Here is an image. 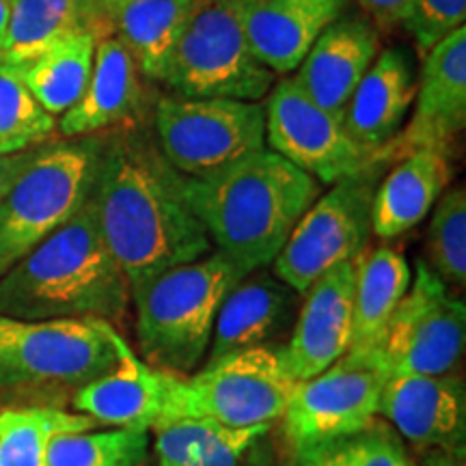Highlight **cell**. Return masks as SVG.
<instances>
[{
	"label": "cell",
	"instance_id": "cell-24",
	"mask_svg": "<svg viewBox=\"0 0 466 466\" xmlns=\"http://www.w3.org/2000/svg\"><path fill=\"white\" fill-rule=\"evenodd\" d=\"M74 33H91L97 39L113 35L97 0H11L0 66L9 69L25 66L48 46Z\"/></svg>",
	"mask_w": 466,
	"mask_h": 466
},
{
	"label": "cell",
	"instance_id": "cell-14",
	"mask_svg": "<svg viewBox=\"0 0 466 466\" xmlns=\"http://www.w3.org/2000/svg\"><path fill=\"white\" fill-rule=\"evenodd\" d=\"M415 110L398 137L378 151L389 167L417 149H441L456 156L466 126V26L451 31L423 56Z\"/></svg>",
	"mask_w": 466,
	"mask_h": 466
},
{
	"label": "cell",
	"instance_id": "cell-3",
	"mask_svg": "<svg viewBox=\"0 0 466 466\" xmlns=\"http://www.w3.org/2000/svg\"><path fill=\"white\" fill-rule=\"evenodd\" d=\"M130 302V283L104 242L91 197L0 279V316L15 319L96 318L116 326Z\"/></svg>",
	"mask_w": 466,
	"mask_h": 466
},
{
	"label": "cell",
	"instance_id": "cell-34",
	"mask_svg": "<svg viewBox=\"0 0 466 466\" xmlns=\"http://www.w3.org/2000/svg\"><path fill=\"white\" fill-rule=\"evenodd\" d=\"M268 425L255 428H225L212 423L206 441L201 442L192 466H242V460L255 442L268 432Z\"/></svg>",
	"mask_w": 466,
	"mask_h": 466
},
{
	"label": "cell",
	"instance_id": "cell-7",
	"mask_svg": "<svg viewBox=\"0 0 466 466\" xmlns=\"http://www.w3.org/2000/svg\"><path fill=\"white\" fill-rule=\"evenodd\" d=\"M244 0H195L162 85L173 96L261 102L277 83L247 42Z\"/></svg>",
	"mask_w": 466,
	"mask_h": 466
},
{
	"label": "cell",
	"instance_id": "cell-17",
	"mask_svg": "<svg viewBox=\"0 0 466 466\" xmlns=\"http://www.w3.org/2000/svg\"><path fill=\"white\" fill-rule=\"evenodd\" d=\"M380 50V31L370 17L343 15L319 35L289 76L309 100L343 121L350 97Z\"/></svg>",
	"mask_w": 466,
	"mask_h": 466
},
{
	"label": "cell",
	"instance_id": "cell-38",
	"mask_svg": "<svg viewBox=\"0 0 466 466\" xmlns=\"http://www.w3.org/2000/svg\"><path fill=\"white\" fill-rule=\"evenodd\" d=\"M299 466H341L337 464L329 453H324L319 447L299 453Z\"/></svg>",
	"mask_w": 466,
	"mask_h": 466
},
{
	"label": "cell",
	"instance_id": "cell-36",
	"mask_svg": "<svg viewBox=\"0 0 466 466\" xmlns=\"http://www.w3.org/2000/svg\"><path fill=\"white\" fill-rule=\"evenodd\" d=\"M39 149V147H37ZM37 149L17 151V154H0V201L7 195L15 179L25 173V168L31 165Z\"/></svg>",
	"mask_w": 466,
	"mask_h": 466
},
{
	"label": "cell",
	"instance_id": "cell-19",
	"mask_svg": "<svg viewBox=\"0 0 466 466\" xmlns=\"http://www.w3.org/2000/svg\"><path fill=\"white\" fill-rule=\"evenodd\" d=\"M299 296L266 268L244 275L218 309L208 363L242 350L270 348L291 330Z\"/></svg>",
	"mask_w": 466,
	"mask_h": 466
},
{
	"label": "cell",
	"instance_id": "cell-16",
	"mask_svg": "<svg viewBox=\"0 0 466 466\" xmlns=\"http://www.w3.org/2000/svg\"><path fill=\"white\" fill-rule=\"evenodd\" d=\"M378 417L419 450L466 445V389L462 378L391 374Z\"/></svg>",
	"mask_w": 466,
	"mask_h": 466
},
{
	"label": "cell",
	"instance_id": "cell-30",
	"mask_svg": "<svg viewBox=\"0 0 466 466\" xmlns=\"http://www.w3.org/2000/svg\"><path fill=\"white\" fill-rule=\"evenodd\" d=\"M56 134L52 116L17 76L0 67V154L37 149Z\"/></svg>",
	"mask_w": 466,
	"mask_h": 466
},
{
	"label": "cell",
	"instance_id": "cell-9",
	"mask_svg": "<svg viewBox=\"0 0 466 466\" xmlns=\"http://www.w3.org/2000/svg\"><path fill=\"white\" fill-rule=\"evenodd\" d=\"M154 132L175 171L208 179L266 149L264 104L171 93L156 102Z\"/></svg>",
	"mask_w": 466,
	"mask_h": 466
},
{
	"label": "cell",
	"instance_id": "cell-11",
	"mask_svg": "<svg viewBox=\"0 0 466 466\" xmlns=\"http://www.w3.org/2000/svg\"><path fill=\"white\" fill-rule=\"evenodd\" d=\"M382 168H367L330 184L296 223L270 264L272 275L302 296L326 270L357 259L374 233L371 208Z\"/></svg>",
	"mask_w": 466,
	"mask_h": 466
},
{
	"label": "cell",
	"instance_id": "cell-37",
	"mask_svg": "<svg viewBox=\"0 0 466 466\" xmlns=\"http://www.w3.org/2000/svg\"><path fill=\"white\" fill-rule=\"evenodd\" d=\"M421 466H466V445L425 450Z\"/></svg>",
	"mask_w": 466,
	"mask_h": 466
},
{
	"label": "cell",
	"instance_id": "cell-39",
	"mask_svg": "<svg viewBox=\"0 0 466 466\" xmlns=\"http://www.w3.org/2000/svg\"><path fill=\"white\" fill-rule=\"evenodd\" d=\"M137 3V0H97V5H100L102 14L106 20L110 22V26H113V35H115V17L119 14L121 9L127 7V5Z\"/></svg>",
	"mask_w": 466,
	"mask_h": 466
},
{
	"label": "cell",
	"instance_id": "cell-33",
	"mask_svg": "<svg viewBox=\"0 0 466 466\" xmlns=\"http://www.w3.org/2000/svg\"><path fill=\"white\" fill-rule=\"evenodd\" d=\"M466 0H406V17L401 28L410 35L421 58L428 50L464 26Z\"/></svg>",
	"mask_w": 466,
	"mask_h": 466
},
{
	"label": "cell",
	"instance_id": "cell-26",
	"mask_svg": "<svg viewBox=\"0 0 466 466\" xmlns=\"http://www.w3.org/2000/svg\"><path fill=\"white\" fill-rule=\"evenodd\" d=\"M192 3L195 0H137L116 14L115 37L130 52L145 80L162 85Z\"/></svg>",
	"mask_w": 466,
	"mask_h": 466
},
{
	"label": "cell",
	"instance_id": "cell-2",
	"mask_svg": "<svg viewBox=\"0 0 466 466\" xmlns=\"http://www.w3.org/2000/svg\"><path fill=\"white\" fill-rule=\"evenodd\" d=\"M182 188L214 250L244 275L275 261L302 214L322 195L316 177L270 149L214 177H184Z\"/></svg>",
	"mask_w": 466,
	"mask_h": 466
},
{
	"label": "cell",
	"instance_id": "cell-6",
	"mask_svg": "<svg viewBox=\"0 0 466 466\" xmlns=\"http://www.w3.org/2000/svg\"><path fill=\"white\" fill-rule=\"evenodd\" d=\"M102 134L52 138L0 201V279L91 197Z\"/></svg>",
	"mask_w": 466,
	"mask_h": 466
},
{
	"label": "cell",
	"instance_id": "cell-21",
	"mask_svg": "<svg viewBox=\"0 0 466 466\" xmlns=\"http://www.w3.org/2000/svg\"><path fill=\"white\" fill-rule=\"evenodd\" d=\"M177 376L127 352L113 370L74 391V408L97 425L154 430L162 421Z\"/></svg>",
	"mask_w": 466,
	"mask_h": 466
},
{
	"label": "cell",
	"instance_id": "cell-35",
	"mask_svg": "<svg viewBox=\"0 0 466 466\" xmlns=\"http://www.w3.org/2000/svg\"><path fill=\"white\" fill-rule=\"evenodd\" d=\"M380 33H393L404 25L406 0H354Z\"/></svg>",
	"mask_w": 466,
	"mask_h": 466
},
{
	"label": "cell",
	"instance_id": "cell-13",
	"mask_svg": "<svg viewBox=\"0 0 466 466\" xmlns=\"http://www.w3.org/2000/svg\"><path fill=\"white\" fill-rule=\"evenodd\" d=\"M266 145L294 167L335 184L367 168L384 167L374 151L360 147L337 119L307 97L291 76L279 80L266 96Z\"/></svg>",
	"mask_w": 466,
	"mask_h": 466
},
{
	"label": "cell",
	"instance_id": "cell-18",
	"mask_svg": "<svg viewBox=\"0 0 466 466\" xmlns=\"http://www.w3.org/2000/svg\"><path fill=\"white\" fill-rule=\"evenodd\" d=\"M145 78L124 44L110 35L96 46L83 96L56 119L61 138L96 137L145 124Z\"/></svg>",
	"mask_w": 466,
	"mask_h": 466
},
{
	"label": "cell",
	"instance_id": "cell-28",
	"mask_svg": "<svg viewBox=\"0 0 466 466\" xmlns=\"http://www.w3.org/2000/svg\"><path fill=\"white\" fill-rule=\"evenodd\" d=\"M93 428H97L93 419L55 406L7 408L0 412V464L46 466L56 436Z\"/></svg>",
	"mask_w": 466,
	"mask_h": 466
},
{
	"label": "cell",
	"instance_id": "cell-20",
	"mask_svg": "<svg viewBox=\"0 0 466 466\" xmlns=\"http://www.w3.org/2000/svg\"><path fill=\"white\" fill-rule=\"evenodd\" d=\"M348 7L350 0H244V35L253 55L270 72L289 76Z\"/></svg>",
	"mask_w": 466,
	"mask_h": 466
},
{
	"label": "cell",
	"instance_id": "cell-1",
	"mask_svg": "<svg viewBox=\"0 0 466 466\" xmlns=\"http://www.w3.org/2000/svg\"><path fill=\"white\" fill-rule=\"evenodd\" d=\"M182 182L184 175L168 165L145 124L102 134L91 201L130 291L214 250Z\"/></svg>",
	"mask_w": 466,
	"mask_h": 466
},
{
	"label": "cell",
	"instance_id": "cell-25",
	"mask_svg": "<svg viewBox=\"0 0 466 466\" xmlns=\"http://www.w3.org/2000/svg\"><path fill=\"white\" fill-rule=\"evenodd\" d=\"M352 346H380L395 307L410 288L412 272L404 255L391 247H367L354 259Z\"/></svg>",
	"mask_w": 466,
	"mask_h": 466
},
{
	"label": "cell",
	"instance_id": "cell-41",
	"mask_svg": "<svg viewBox=\"0 0 466 466\" xmlns=\"http://www.w3.org/2000/svg\"><path fill=\"white\" fill-rule=\"evenodd\" d=\"M0 466H3V464H0Z\"/></svg>",
	"mask_w": 466,
	"mask_h": 466
},
{
	"label": "cell",
	"instance_id": "cell-10",
	"mask_svg": "<svg viewBox=\"0 0 466 466\" xmlns=\"http://www.w3.org/2000/svg\"><path fill=\"white\" fill-rule=\"evenodd\" d=\"M391 370L380 346L350 348L318 376L296 382L283 412V432L296 453L367 428Z\"/></svg>",
	"mask_w": 466,
	"mask_h": 466
},
{
	"label": "cell",
	"instance_id": "cell-40",
	"mask_svg": "<svg viewBox=\"0 0 466 466\" xmlns=\"http://www.w3.org/2000/svg\"><path fill=\"white\" fill-rule=\"evenodd\" d=\"M9 11H11V0H0V48H3L5 37H7Z\"/></svg>",
	"mask_w": 466,
	"mask_h": 466
},
{
	"label": "cell",
	"instance_id": "cell-27",
	"mask_svg": "<svg viewBox=\"0 0 466 466\" xmlns=\"http://www.w3.org/2000/svg\"><path fill=\"white\" fill-rule=\"evenodd\" d=\"M97 42L91 33L67 35L11 72L52 116H61L78 102L89 83Z\"/></svg>",
	"mask_w": 466,
	"mask_h": 466
},
{
	"label": "cell",
	"instance_id": "cell-5",
	"mask_svg": "<svg viewBox=\"0 0 466 466\" xmlns=\"http://www.w3.org/2000/svg\"><path fill=\"white\" fill-rule=\"evenodd\" d=\"M130 346L104 319L0 316V391L80 389L119 363Z\"/></svg>",
	"mask_w": 466,
	"mask_h": 466
},
{
	"label": "cell",
	"instance_id": "cell-4",
	"mask_svg": "<svg viewBox=\"0 0 466 466\" xmlns=\"http://www.w3.org/2000/svg\"><path fill=\"white\" fill-rule=\"evenodd\" d=\"M244 272L212 250L132 289L145 363L168 374L195 371L212 341L218 309Z\"/></svg>",
	"mask_w": 466,
	"mask_h": 466
},
{
	"label": "cell",
	"instance_id": "cell-8",
	"mask_svg": "<svg viewBox=\"0 0 466 466\" xmlns=\"http://www.w3.org/2000/svg\"><path fill=\"white\" fill-rule=\"evenodd\" d=\"M296 380L275 348H253L212 360L190 378L177 376L162 425L197 419L225 428H255L283 417ZM154 428V430H156Z\"/></svg>",
	"mask_w": 466,
	"mask_h": 466
},
{
	"label": "cell",
	"instance_id": "cell-12",
	"mask_svg": "<svg viewBox=\"0 0 466 466\" xmlns=\"http://www.w3.org/2000/svg\"><path fill=\"white\" fill-rule=\"evenodd\" d=\"M466 346L464 300L417 261L410 288L395 307L380 339L391 374H453Z\"/></svg>",
	"mask_w": 466,
	"mask_h": 466
},
{
	"label": "cell",
	"instance_id": "cell-22",
	"mask_svg": "<svg viewBox=\"0 0 466 466\" xmlns=\"http://www.w3.org/2000/svg\"><path fill=\"white\" fill-rule=\"evenodd\" d=\"M415 93V61L410 52L401 46L384 48L350 97L343 127L360 147L378 156L404 127Z\"/></svg>",
	"mask_w": 466,
	"mask_h": 466
},
{
	"label": "cell",
	"instance_id": "cell-23",
	"mask_svg": "<svg viewBox=\"0 0 466 466\" xmlns=\"http://www.w3.org/2000/svg\"><path fill=\"white\" fill-rule=\"evenodd\" d=\"M453 179V156L441 149H417L391 162L376 186L371 231L382 240L415 229Z\"/></svg>",
	"mask_w": 466,
	"mask_h": 466
},
{
	"label": "cell",
	"instance_id": "cell-32",
	"mask_svg": "<svg viewBox=\"0 0 466 466\" xmlns=\"http://www.w3.org/2000/svg\"><path fill=\"white\" fill-rule=\"evenodd\" d=\"M319 450L341 466H412L400 434L378 417L360 432L326 442Z\"/></svg>",
	"mask_w": 466,
	"mask_h": 466
},
{
	"label": "cell",
	"instance_id": "cell-15",
	"mask_svg": "<svg viewBox=\"0 0 466 466\" xmlns=\"http://www.w3.org/2000/svg\"><path fill=\"white\" fill-rule=\"evenodd\" d=\"M354 261H343L319 275L302 294L289 339L279 348L296 382L318 376L352 346Z\"/></svg>",
	"mask_w": 466,
	"mask_h": 466
},
{
	"label": "cell",
	"instance_id": "cell-31",
	"mask_svg": "<svg viewBox=\"0 0 466 466\" xmlns=\"http://www.w3.org/2000/svg\"><path fill=\"white\" fill-rule=\"evenodd\" d=\"M428 229L430 270L447 288L464 289L466 285V190L462 186L445 190L432 208Z\"/></svg>",
	"mask_w": 466,
	"mask_h": 466
},
{
	"label": "cell",
	"instance_id": "cell-29",
	"mask_svg": "<svg viewBox=\"0 0 466 466\" xmlns=\"http://www.w3.org/2000/svg\"><path fill=\"white\" fill-rule=\"evenodd\" d=\"M149 430L110 428L61 434L52 441L46 466H141Z\"/></svg>",
	"mask_w": 466,
	"mask_h": 466
}]
</instances>
